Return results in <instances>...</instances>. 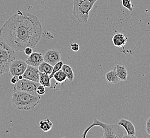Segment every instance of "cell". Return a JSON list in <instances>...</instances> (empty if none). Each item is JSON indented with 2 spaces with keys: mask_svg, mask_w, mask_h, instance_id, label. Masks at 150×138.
<instances>
[{
  "mask_svg": "<svg viewBox=\"0 0 150 138\" xmlns=\"http://www.w3.org/2000/svg\"><path fill=\"white\" fill-rule=\"evenodd\" d=\"M46 92V90H45V87L42 84H40L38 87L36 89V93L38 95H43L45 94Z\"/></svg>",
  "mask_w": 150,
  "mask_h": 138,
  "instance_id": "obj_22",
  "label": "cell"
},
{
  "mask_svg": "<svg viewBox=\"0 0 150 138\" xmlns=\"http://www.w3.org/2000/svg\"><path fill=\"white\" fill-rule=\"evenodd\" d=\"M70 47H71V49H72V51H74V52H77L80 49L79 45L78 43H76L71 44Z\"/></svg>",
  "mask_w": 150,
  "mask_h": 138,
  "instance_id": "obj_23",
  "label": "cell"
},
{
  "mask_svg": "<svg viewBox=\"0 0 150 138\" xmlns=\"http://www.w3.org/2000/svg\"><path fill=\"white\" fill-rule=\"evenodd\" d=\"M24 52H25V54L28 55V56H29L30 55L32 54V53L33 52V48L30 47H27L24 50Z\"/></svg>",
  "mask_w": 150,
  "mask_h": 138,
  "instance_id": "obj_25",
  "label": "cell"
},
{
  "mask_svg": "<svg viewBox=\"0 0 150 138\" xmlns=\"http://www.w3.org/2000/svg\"><path fill=\"white\" fill-rule=\"evenodd\" d=\"M44 61L54 66L61 59V52L57 49L47 50L43 55Z\"/></svg>",
  "mask_w": 150,
  "mask_h": 138,
  "instance_id": "obj_8",
  "label": "cell"
},
{
  "mask_svg": "<svg viewBox=\"0 0 150 138\" xmlns=\"http://www.w3.org/2000/svg\"><path fill=\"white\" fill-rule=\"evenodd\" d=\"M122 6L130 11H133V6L131 0H121Z\"/></svg>",
  "mask_w": 150,
  "mask_h": 138,
  "instance_id": "obj_21",
  "label": "cell"
},
{
  "mask_svg": "<svg viewBox=\"0 0 150 138\" xmlns=\"http://www.w3.org/2000/svg\"><path fill=\"white\" fill-rule=\"evenodd\" d=\"M64 62L60 61L59 62H58L57 63L55 64V65L53 66V69L52 70V73L50 75V78L51 79L52 78H53V75L55 74V73L59 71L60 70H61L62 67L64 65Z\"/></svg>",
  "mask_w": 150,
  "mask_h": 138,
  "instance_id": "obj_20",
  "label": "cell"
},
{
  "mask_svg": "<svg viewBox=\"0 0 150 138\" xmlns=\"http://www.w3.org/2000/svg\"><path fill=\"white\" fill-rule=\"evenodd\" d=\"M118 124L120 126L124 127L126 131L127 135H124L123 138H136L135 127L132 122L125 118H122L119 121Z\"/></svg>",
  "mask_w": 150,
  "mask_h": 138,
  "instance_id": "obj_10",
  "label": "cell"
},
{
  "mask_svg": "<svg viewBox=\"0 0 150 138\" xmlns=\"http://www.w3.org/2000/svg\"><path fill=\"white\" fill-rule=\"evenodd\" d=\"M127 38L124 34H117L113 36L112 37V42L113 45L119 48L122 47L124 49L125 45L127 42Z\"/></svg>",
  "mask_w": 150,
  "mask_h": 138,
  "instance_id": "obj_12",
  "label": "cell"
},
{
  "mask_svg": "<svg viewBox=\"0 0 150 138\" xmlns=\"http://www.w3.org/2000/svg\"><path fill=\"white\" fill-rule=\"evenodd\" d=\"M40 84L45 87L51 88V79L50 78V75H47L45 73L40 72Z\"/></svg>",
  "mask_w": 150,
  "mask_h": 138,
  "instance_id": "obj_16",
  "label": "cell"
},
{
  "mask_svg": "<svg viewBox=\"0 0 150 138\" xmlns=\"http://www.w3.org/2000/svg\"><path fill=\"white\" fill-rule=\"evenodd\" d=\"M40 95H34L28 92L16 91L12 94L11 104L19 110H34L40 103Z\"/></svg>",
  "mask_w": 150,
  "mask_h": 138,
  "instance_id": "obj_2",
  "label": "cell"
},
{
  "mask_svg": "<svg viewBox=\"0 0 150 138\" xmlns=\"http://www.w3.org/2000/svg\"><path fill=\"white\" fill-rule=\"evenodd\" d=\"M40 72L45 73L47 75H50L51 74L52 70L53 69V66L47 63L45 61H43L42 63L38 67Z\"/></svg>",
  "mask_w": 150,
  "mask_h": 138,
  "instance_id": "obj_18",
  "label": "cell"
},
{
  "mask_svg": "<svg viewBox=\"0 0 150 138\" xmlns=\"http://www.w3.org/2000/svg\"><path fill=\"white\" fill-rule=\"evenodd\" d=\"M94 127H100L103 129L104 133L102 138H122L124 136V132L121 126L118 124H107L98 119H94L92 123L84 130L81 137L86 138L87 134L90 130Z\"/></svg>",
  "mask_w": 150,
  "mask_h": 138,
  "instance_id": "obj_3",
  "label": "cell"
},
{
  "mask_svg": "<svg viewBox=\"0 0 150 138\" xmlns=\"http://www.w3.org/2000/svg\"><path fill=\"white\" fill-rule=\"evenodd\" d=\"M19 80V79L18 76H13V77L11 79V83L12 84H15Z\"/></svg>",
  "mask_w": 150,
  "mask_h": 138,
  "instance_id": "obj_26",
  "label": "cell"
},
{
  "mask_svg": "<svg viewBox=\"0 0 150 138\" xmlns=\"http://www.w3.org/2000/svg\"><path fill=\"white\" fill-rule=\"evenodd\" d=\"M146 132L150 135V117L147 119L146 123Z\"/></svg>",
  "mask_w": 150,
  "mask_h": 138,
  "instance_id": "obj_24",
  "label": "cell"
},
{
  "mask_svg": "<svg viewBox=\"0 0 150 138\" xmlns=\"http://www.w3.org/2000/svg\"><path fill=\"white\" fill-rule=\"evenodd\" d=\"M61 70H62L64 73L66 74L68 80L69 81L72 82L75 78L74 72L73 71L72 68L68 65L64 64Z\"/></svg>",
  "mask_w": 150,
  "mask_h": 138,
  "instance_id": "obj_19",
  "label": "cell"
},
{
  "mask_svg": "<svg viewBox=\"0 0 150 138\" xmlns=\"http://www.w3.org/2000/svg\"><path fill=\"white\" fill-rule=\"evenodd\" d=\"M40 127L44 132H47L52 129L53 123L49 118L44 119L40 122Z\"/></svg>",
  "mask_w": 150,
  "mask_h": 138,
  "instance_id": "obj_15",
  "label": "cell"
},
{
  "mask_svg": "<svg viewBox=\"0 0 150 138\" xmlns=\"http://www.w3.org/2000/svg\"><path fill=\"white\" fill-rule=\"evenodd\" d=\"M27 64L26 61L21 60H15L13 61L9 67V72L11 76H19L23 75L26 71Z\"/></svg>",
  "mask_w": 150,
  "mask_h": 138,
  "instance_id": "obj_7",
  "label": "cell"
},
{
  "mask_svg": "<svg viewBox=\"0 0 150 138\" xmlns=\"http://www.w3.org/2000/svg\"><path fill=\"white\" fill-rule=\"evenodd\" d=\"M16 59V51L0 37V75L9 72L10 64Z\"/></svg>",
  "mask_w": 150,
  "mask_h": 138,
  "instance_id": "obj_5",
  "label": "cell"
},
{
  "mask_svg": "<svg viewBox=\"0 0 150 138\" xmlns=\"http://www.w3.org/2000/svg\"><path fill=\"white\" fill-rule=\"evenodd\" d=\"M53 78L57 84L64 83L68 79L67 75L62 70H60L55 73L53 75Z\"/></svg>",
  "mask_w": 150,
  "mask_h": 138,
  "instance_id": "obj_17",
  "label": "cell"
},
{
  "mask_svg": "<svg viewBox=\"0 0 150 138\" xmlns=\"http://www.w3.org/2000/svg\"><path fill=\"white\" fill-rule=\"evenodd\" d=\"M23 76V78L34 81L35 82L40 83V72L38 69V67L28 65Z\"/></svg>",
  "mask_w": 150,
  "mask_h": 138,
  "instance_id": "obj_9",
  "label": "cell"
},
{
  "mask_svg": "<svg viewBox=\"0 0 150 138\" xmlns=\"http://www.w3.org/2000/svg\"><path fill=\"white\" fill-rule=\"evenodd\" d=\"M105 77V79H106L107 82L109 84H118L121 81L119 78L115 68L107 72Z\"/></svg>",
  "mask_w": 150,
  "mask_h": 138,
  "instance_id": "obj_13",
  "label": "cell"
},
{
  "mask_svg": "<svg viewBox=\"0 0 150 138\" xmlns=\"http://www.w3.org/2000/svg\"><path fill=\"white\" fill-rule=\"evenodd\" d=\"M42 23L35 15L18 10L0 28V37L16 52L35 48L42 35Z\"/></svg>",
  "mask_w": 150,
  "mask_h": 138,
  "instance_id": "obj_1",
  "label": "cell"
},
{
  "mask_svg": "<svg viewBox=\"0 0 150 138\" xmlns=\"http://www.w3.org/2000/svg\"><path fill=\"white\" fill-rule=\"evenodd\" d=\"M115 68L120 80L123 81L127 80L128 72L125 66L118 64L116 65Z\"/></svg>",
  "mask_w": 150,
  "mask_h": 138,
  "instance_id": "obj_14",
  "label": "cell"
},
{
  "mask_svg": "<svg viewBox=\"0 0 150 138\" xmlns=\"http://www.w3.org/2000/svg\"><path fill=\"white\" fill-rule=\"evenodd\" d=\"M98 0H73V15L79 22L87 24L90 12Z\"/></svg>",
  "mask_w": 150,
  "mask_h": 138,
  "instance_id": "obj_4",
  "label": "cell"
},
{
  "mask_svg": "<svg viewBox=\"0 0 150 138\" xmlns=\"http://www.w3.org/2000/svg\"><path fill=\"white\" fill-rule=\"evenodd\" d=\"M40 84V83L35 82L25 78L19 80L15 84L13 92L21 91L28 92L32 95H38L36 93V89Z\"/></svg>",
  "mask_w": 150,
  "mask_h": 138,
  "instance_id": "obj_6",
  "label": "cell"
},
{
  "mask_svg": "<svg viewBox=\"0 0 150 138\" xmlns=\"http://www.w3.org/2000/svg\"><path fill=\"white\" fill-rule=\"evenodd\" d=\"M18 78H19V80H21V79H23V75H20L19 76H18Z\"/></svg>",
  "mask_w": 150,
  "mask_h": 138,
  "instance_id": "obj_27",
  "label": "cell"
},
{
  "mask_svg": "<svg viewBox=\"0 0 150 138\" xmlns=\"http://www.w3.org/2000/svg\"><path fill=\"white\" fill-rule=\"evenodd\" d=\"M43 61V55L41 53L33 52L32 54L28 56V58H27L26 62L27 65L38 67Z\"/></svg>",
  "mask_w": 150,
  "mask_h": 138,
  "instance_id": "obj_11",
  "label": "cell"
}]
</instances>
